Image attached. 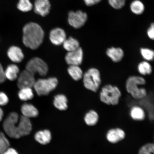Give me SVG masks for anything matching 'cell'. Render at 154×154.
Segmentation results:
<instances>
[{
	"instance_id": "16",
	"label": "cell",
	"mask_w": 154,
	"mask_h": 154,
	"mask_svg": "<svg viewBox=\"0 0 154 154\" xmlns=\"http://www.w3.org/2000/svg\"><path fill=\"white\" fill-rule=\"evenodd\" d=\"M99 116L94 109H90L85 116L84 120L86 124L89 126H95L99 122Z\"/></svg>"
},
{
	"instance_id": "2",
	"label": "cell",
	"mask_w": 154,
	"mask_h": 154,
	"mask_svg": "<svg viewBox=\"0 0 154 154\" xmlns=\"http://www.w3.org/2000/svg\"><path fill=\"white\" fill-rule=\"evenodd\" d=\"M23 42L26 47L35 50L41 45L43 41L44 32L39 25L30 23L23 28Z\"/></svg>"
},
{
	"instance_id": "15",
	"label": "cell",
	"mask_w": 154,
	"mask_h": 154,
	"mask_svg": "<svg viewBox=\"0 0 154 154\" xmlns=\"http://www.w3.org/2000/svg\"><path fill=\"white\" fill-rule=\"evenodd\" d=\"M7 55L11 61L15 63H20L23 61L24 55L20 48L16 46H12L7 51Z\"/></svg>"
},
{
	"instance_id": "11",
	"label": "cell",
	"mask_w": 154,
	"mask_h": 154,
	"mask_svg": "<svg viewBox=\"0 0 154 154\" xmlns=\"http://www.w3.org/2000/svg\"><path fill=\"white\" fill-rule=\"evenodd\" d=\"M84 52L82 48L72 51L68 52L65 56V59L69 65H80L83 60Z\"/></svg>"
},
{
	"instance_id": "5",
	"label": "cell",
	"mask_w": 154,
	"mask_h": 154,
	"mask_svg": "<svg viewBox=\"0 0 154 154\" xmlns=\"http://www.w3.org/2000/svg\"><path fill=\"white\" fill-rule=\"evenodd\" d=\"M84 87L87 90L96 93L102 83L100 72L95 67H91L84 73L82 77Z\"/></svg>"
},
{
	"instance_id": "29",
	"label": "cell",
	"mask_w": 154,
	"mask_h": 154,
	"mask_svg": "<svg viewBox=\"0 0 154 154\" xmlns=\"http://www.w3.org/2000/svg\"><path fill=\"white\" fill-rule=\"evenodd\" d=\"M153 143H147L140 147L138 151V154H154Z\"/></svg>"
},
{
	"instance_id": "7",
	"label": "cell",
	"mask_w": 154,
	"mask_h": 154,
	"mask_svg": "<svg viewBox=\"0 0 154 154\" xmlns=\"http://www.w3.org/2000/svg\"><path fill=\"white\" fill-rule=\"evenodd\" d=\"M26 70L35 75L38 73L40 75L43 76L47 75L48 67L47 63L39 57L32 58L27 63Z\"/></svg>"
},
{
	"instance_id": "6",
	"label": "cell",
	"mask_w": 154,
	"mask_h": 154,
	"mask_svg": "<svg viewBox=\"0 0 154 154\" xmlns=\"http://www.w3.org/2000/svg\"><path fill=\"white\" fill-rule=\"evenodd\" d=\"M57 84L58 80L55 78L40 79L36 81L33 87L38 95L45 96L54 90Z\"/></svg>"
},
{
	"instance_id": "24",
	"label": "cell",
	"mask_w": 154,
	"mask_h": 154,
	"mask_svg": "<svg viewBox=\"0 0 154 154\" xmlns=\"http://www.w3.org/2000/svg\"><path fill=\"white\" fill-rule=\"evenodd\" d=\"M67 100L64 95H58L56 96L54 101L55 106L60 110H65L67 108Z\"/></svg>"
},
{
	"instance_id": "17",
	"label": "cell",
	"mask_w": 154,
	"mask_h": 154,
	"mask_svg": "<svg viewBox=\"0 0 154 154\" xmlns=\"http://www.w3.org/2000/svg\"><path fill=\"white\" fill-rule=\"evenodd\" d=\"M130 115L133 120L142 121L146 117V113L142 107L138 106H134L130 109Z\"/></svg>"
},
{
	"instance_id": "10",
	"label": "cell",
	"mask_w": 154,
	"mask_h": 154,
	"mask_svg": "<svg viewBox=\"0 0 154 154\" xmlns=\"http://www.w3.org/2000/svg\"><path fill=\"white\" fill-rule=\"evenodd\" d=\"M126 134L122 128H116L109 129L106 134V139L111 144L119 143L125 139Z\"/></svg>"
},
{
	"instance_id": "21",
	"label": "cell",
	"mask_w": 154,
	"mask_h": 154,
	"mask_svg": "<svg viewBox=\"0 0 154 154\" xmlns=\"http://www.w3.org/2000/svg\"><path fill=\"white\" fill-rule=\"evenodd\" d=\"M19 72V67L17 65H9L5 71L6 78L11 81L15 80L18 78Z\"/></svg>"
},
{
	"instance_id": "26",
	"label": "cell",
	"mask_w": 154,
	"mask_h": 154,
	"mask_svg": "<svg viewBox=\"0 0 154 154\" xmlns=\"http://www.w3.org/2000/svg\"><path fill=\"white\" fill-rule=\"evenodd\" d=\"M33 91L31 88H20L18 93V96L21 100L26 101L31 100L34 97Z\"/></svg>"
},
{
	"instance_id": "25",
	"label": "cell",
	"mask_w": 154,
	"mask_h": 154,
	"mask_svg": "<svg viewBox=\"0 0 154 154\" xmlns=\"http://www.w3.org/2000/svg\"><path fill=\"white\" fill-rule=\"evenodd\" d=\"M130 9L134 14L137 15L143 14L145 7L143 3L140 0H134L131 3Z\"/></svg>"
},
{
	"instance_id": "36",
	"label": "cell",
	"mask_w": 154,
	"mask_h": 154,
	"mask_svg": "<svg viewBox=\"0 0 154 154\" xmlns=\"http://www.w3.org/2000/svg\"><path fill=\"white\" fill-rule=\"evenodd\" d=\"M3 154H19L16 150L13 148L9 147Z\"/></svg>"
},
{
	"instance_id": "35",
	"label": "cell",
	"mask_w": 154,
	"mask_h": 154,
	"mask_svg": "<svg viewBox=\"0 0 154 154\" xmlns=\"http://www.w3.org/2000/svg\"><path fill=\"white\" fill-rule=\"evenodd\" d=\"M83 1L88 6H92L99 3L102 0H83Z\"/></svg>"
},
{
	"instance_id": "14",
	"label": "cell",
	"mask_w": 154,
	"mask_h": 154,
	"mask_svg": "<svg viewBox=\"0 0 154 154\" xmlns=\"http://www.w3.org/2000/svg\"><path fill=\"white\" fill-rule=\"evenodd\" d=\"M106 53L107 56L115 63L121 62L125 55L124 50L120 47L109 48L106 50Z\"/></svg>"
},
{
	"instance_id": "28",
	"label": "cell",
	"mask_w": 154,
	"mask_h": 154,
	"mask_svg": "<svg viewBox=\"0 0 154 154\" xmlns=\"http://www.w3.org/2000/svg\"><path fill=\"white\" fill-rule=\"evenodd\" d=\"M17 8L22 12H26L31 10L33 5L30 0H19Z\"/></svg>"
},
{
	"instance_id": "33",
	"label": "cell",
	"mask_w": 154,
	"mask_h": 154,
	"mask_svg": "<svg viewBox=\"0 0 154 154\" xmlns=\"http://www.w3.org/2000/svg\"><path fill=\"white\" fill-rule=\"evenodd\" d=\"M148 37L150 39L153 40L154 39V24L152 23L148 28L147 31Z\"/></svg>"
},
{
	"instance_id": "3",
	"label": "cell",
	"mask_w": 154,
	"mask_h": 154,
	"mask_svg": "<svg viewBox=\"0 0 154 154\" xmlns=\"http://www.w3.org/2000/svg\"><path fill=\"white\" fill-rule=\"evenodd\" d=\"M146 80L143 76L132 75L127 79L125 87L127 92L135 100H141L147 95V91L142 86L145 85Z\"/></svg>"
},
{
	"instance_id": "18",
	"label": "cell",
	"mask_w": 154,
	"mask_h": 154,
	"mask_svg": "<svg viewBox=\"0 0 154 154\" xmlns=\"http://www.w3.org/2000/svg\"><path fill=\"white\" fill-rule=\"evenodd\" d=\"M35 140L42 144H47L50 143L51 139V132L48 130L40 131L36 133L35 136Z\"/></svg>"
},
{
	"instance_id": "20",
	"label": "cell",
	"mask_w": 154,
	"mask_h": 154,
	"mask_svg": "<svg viewBox=\"0 0 154 154\" xmlns=\"http://www.w3.org/2000/svg\"><path fill=\"white\" fill-rule=\"evenodd\" d=\"M67 72L73 79L75 81L81 80L84 73L79 65H70L67 69Z\"/></svg>"
},
{
	"instance_id": "4",
	"label": "cell",
	"mask_w": 154,
	"mask_h": 154,
	"mask_svg": "<svg viewBox=\"0 0 154 154\" xmlns=\"http://www.w3.org/2000/svg\"><path fill=\"white\" fill-rule=\"evenodd\" d=\"M122 93L118 87L108 84L101 88L99 94L100 100L107 105L117 106L120 103Z\"/></svg>"
},
{
	"instance_id": "19",
	"label": "cell",
	"mask_w": 154,
	"mask_h": 154,
	"mask_svg": "<svg viewBox=\"0 0 154 154\" xmlns=\"http://www.w3.org/2000/svg\"><path fill=\"white\" fill-rule=\"evenodd\" d=\"M21 111L23 116L29 119L37 117L38 111L35 107L30 104H25L21 108Z\"/></svg>"
},
{
	"instance_id": "9",
	"label": "cell",
	"mask_w": 154,
	"mask_h": 154,
	"mask_svg": "<svg viewBox=\"0 0 154 154\" xmlns=\"http://www.w3.org/2000/svg\"><path fill=\"white\" fill-rule=\"evenodd\" d=\"M35 81L34 75L26 69L22 71L19 74L17 85L20 89L23 88H32L34 86Z\"/></svg>"
},
{
	"instance_id": "1",
	"label": "cell",
	"mask_w": 154,
	"mask_h": 154,
	"mask_svg": "<svg viewBox=\"0 0 154 154\" xmlns=\"http://www.w3.org/2000/svg\"><path fill=\"white\" fill-rule=\"evenodd\" d=\"M4 130L11 138L18 139L22 136L28 135L32 130V125L29 119L22 116L19 122L18 113L12 112L4 121Z\"/></svg>"
},
{
	"instance_id": "30",
	"label": "cell",
	"mask_w": 154,
	"mask_h": 154,
	"mask_svg": "<svg viewBox=\"0 0 154 154\" xmlns=\"http://www.w3.org/2000/svg\"><path fill=\"white\" fill-rule=\"evenodd\" d=\"M10 144L4 134L0 132V154H3L8 148Z\"/></svg>"
},
{
	"instance_id": "12",
	"label": "cell",
	"mask_w": 154,
	"mask_h": 154,
	"mask_svg": "<svg viewBox=\"0 0 154 154\" xmlns=\"http://www.w3.org/2000/svg\"><path fill=\"white\" fill-rule=\"evenodd\" d=\"M49 38L54 45H60L66 39V34L63 29L56 28L53 29L50 32Z\"/></svg>"
},
{
	"instance_id": "23",
	"label": "cell",
	"mask_w": 154,
	"mask_h": 154,
	"mask_svg": "<svg viewBox=\"0 0 154 154\" xmlns=\"http://www.w3.org/2000/svg\"><path fill=\"white\" fill-rule=\"evenodd\" d=\"M63 44V48L68 52L75 51L80 47L78 40L72 37L66 38Z\"/></svg>"
},
{
	"instance_id": "22",
	"label": "cell",
	"mask_w": 154,
	"mask_h": 154,
	"mask_svg": "<svg viewBox=\"0 0 154 154\" xmlns=\"http://www.w3.org/2000/svg\"><path fill=\"white\" fill-rule=\"evenodd\" d=\"M137 71L142 76H147L151 75L153 72L152 65L149 61L144 60L138 63Z\"/></svg>"
},
{
	"instance_id": "8",
	"label": "cell",
	"mask_w": 154,
	"mask_h": 154,
	"mask_svg": "<svg viewBox=\"0 0 154 154\" xmlns=\"http://www.w3.org/2000/svg\"><path fill=\"white\" fill-rule=\"evenodd\" d=\"M88 16L85 12L82 11H70L68 14V21L69 24L73 28L78 29L81 28L86 23Z\"/></svg>"
},
{
	"instance_id": "13",
	"label": "cell",
	"mask_w": 154,
	"mask_h": 154,
	"mask_svg": "<svg viewBox=\"0 0 154 154\" xmlns=\"http://www.w3.org/2000/svg\"><path fill=\"white\" fill-rule=\"evenodd\" d=\"M51 8L49 0H36L35 2V12L42 17H45L49 14Z\"/></svg>"
},
{
	"instance_id": "27",
	"label": "cell",
	"mask_w": 154,
	"mask_h": 154,
	"mask_svg": "<svg viewBox=\"0 0 154 154\" xmlns=\"http://www.w3.org/2000/svg\"><path fill=\"white\" fill-rule=\"evenodd\" d=\"M140 53L144 60L149 61H152L154 58V51L150 48L142 47L140 49Z\"/></svg>"
},
{
	"instance_id": "37",
	"label": "cell",
	"mask_w": 154,
	"mask_h": 154,
	"mask_svg": "<svg viewBox=\"0 0 154 154\" xmlns=\"http://www.w3.org/2000/svg\"><path fill=\"white\" fill-rule=\"evenodd\" d=\"M4 113L2 109L0 107V122H1L2 120L3 117Z\"/></svg>"
},
{
	"instance_id": "32",
	"label": "cell",
	"mask_w": 154,
	"mask_h": 154,
	"mask_svg": "<svg viewBox=\"0 0 154 154\" xmlns=\"http://www.w3.org/2000/svg\"><path fill=\"white\" fill-rule=\"evenodd\" d=\"M9 99L6 94L3 92H0V106L6 105L8 103Z\"/></svg>"
},
{
	"instance_id": "31",
	"label": "cell",
	"mask_w": 154,
	"mask_h": 154,
	"mask_svg": "<svg viewBox=\"0 0 154 154\" xmlns=\"http://www.w3.org/2000/svg\"><path fill=\"white\" fill-rule=\"evenodd\" d=\"M126 0H108L109 4L113 8L120 9L124 7Z\"/></svg>"
},
{
	"instance_id": "34",
	"label": "cell",
	"mask_w": 154,
	"mask_h": 154,
	"mask_svg": "<svg viewBox=\"0 0 154 154\" xmlns=\"http://www.w3.org/2000/svg\"><path fill=\"white\" fill-rule=\"evenodd\" d=\"M6 79V78L5 76V71L1 63H0V84L3 83L5 81Z\"/></svg>"
}]
</instances>
